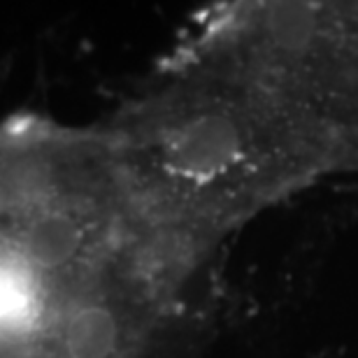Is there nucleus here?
I'll return each mask as SVG.
<instances>
[{
    "label": "nucleus",
    "mask_w": 358,
    "mask_h": 358,
    "mask_svg": "<svg viewBox=\"0 0 358 358\" xmlns=\"http://www.w3.org/2000/svg\"><path fill=\"white\" fill-rule=\"evenodd\" d=\"M100 131L149 224L203 261L266 207L342 170L321 128L207 14Z\"/></svg>",
    "instance_id": "1"
}]
</instances>
